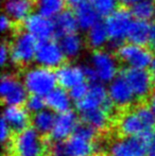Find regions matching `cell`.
I'll use <instances>...</instances> for the list:
<instances>
[{
    "label": "cell",
    "instance_id": "obj_2",
    "mask_svg": "<svg viewBox=\"0 0 155 156\" xmlns=\"http://www.w3.org/2000/svg\"><path fill=\"white\" fill-rule=\"evenodd\" d=\"M85 70L87 80L93 83H111L118 76V58L106 50H97L89 56Z\"/></svg>",
    "mask_w": 155,
    "mask_h": 156
},
{
    "label": "cell",
    "instance_id": "obj_30",
    "mask_svg": "<svg viewBox=\"0 0 155 156\" xmlns=\"http://www.w3.org/2000/svg\"><path fill=\"white\" fill-rule=\"evenodd\" d=\"M100 17H108L117 10L119 0H89Z\"/></svg>",
    "mask_w": 155,
    "mask_h": 156
},
{
    "label": "cell",
    "instance_id": "obj_32",
    "mask_svg": "<svg viewBox=\"0 0 155 156\" xmlns=\"http://www.w3.org/2000/svg\"><path fill=\"white\" fill-rule=\"evenodd\" d=\"M88 87H89V85H87L86 83H82V84L71 88L70 90H69V94H70L72 101H75V102L77 103L79 101L82 100L85 97V94H87V91H88Z\"/></svg>",
    "mask_w": 155,
    "mask_h": 156
},
{
    "label": "cell",
    "instance_id": "obj_27",
    "mask_svg": "<svg viewBox=\"0 0 155 156\" xmlns=\"http://www.w3.org/2000/svg\"><path fill=\"white\" fill-rule=\"evenodd\" d=\"M54 113L51 109H43L38 113L34 114L32 117V124L33 129L36 132H38L41 135H47L50 134L53 129L54 122H55Z\"/></svg>",
    "mask_w": 155,
    "mask_h": 156
},
{
    "label": "cell",
    "instance_id": "obj_20",
    "mask_svg": "<svg viewBox=\"0 0 155 156\" xmlns=\"http://www.w3.org/2000/svg\"><path fill=\"white\" fill-rule=\"evenodd\" d=\"M46 104L53 113L61 114L70 111L72 99L68 91L62 87H56L49 94L45 97Z\"/></svg>",
    "mask_w": 155,
    "mask_h": 156
},
{
    "label": "cell",
    "instance_id": "obj_17",
    "mask_svg": "<svg viewBox=\"0 0 155 156\" xmlns=\"http://www.w3.org/2000/svg\"><path fill=\"white\" fill-rule=\"evenodd\" d=\"M79 127L78 117L73 112L68 111L58 114L50 136L53 141H66Z\"/></svg>",
    "mask_w": 155,
    "mask_h": 156
},
{
    "label": "cell",
    "instance_id": "obj_36",
    "mask_svg": "<svg viewBox=\"0 0 155 156\" xmlns=\"http://www.w3.org/2000/svg\"><path fill=\"white\" fill-rule=\"evenodd\" d=\"M12 23H13V20L8 17L5 14H3L1 16V19H0V29L3 33L10 31L12 29Z\"/></svg>",
    "mask_w": 155,
    "mask_h": 156
},
{
    "label": "cell",
    "instance_id": "obj_21",
    "mask_svg": "<svg viewBox=\"0 0 155 156\" xmlns=\"http://www.w3.org/2000/svg\"><path fill=\"white\" fill-rule=\"evenodd\" d=\"M83 123L90 126L96 132L105 131L111 122V109L98 108L81 114Z\"/></svg>",
    "mask_w": 155,
    "mask_h": 156
},
{
    "label": "cell",
    "instance_id": "obj_33",
    "mask_svg": "<svg viewBox=\"0 0 155 156\" xmlns=\"http://www.w3.org/2000/svg\"><path fill=\"white\" fill-rule=\"evenodd\" d=\"M48 150H49V156H68L64 141H53Z\"/></svg>",
    "mask_w": 155,
    "mask_h": 156
},
{
    "label": "cell",
    "instance_id": "obj_31",
    "mask_svg": "<svg viewBox=\"0 0 155 156\" xmlns=\"http://www.w3.org/2000/svg\"><path fill=\"white\" fill-rule=\"evenodd\" d=\"M45 106H47L46 99L41 96H36V94H31L26 102V108L28 109L29 113H33V115L45 109Z\"/></svg>",
    "mask_w": 155,
    "mask_h": 156
},
{
    "label": "cell",
    "instance_id": "obj_9",
    "mask_svg": "<svg viewBox=\"0 0 155 156\" xmlns=\"http://www.w3.org/2000/svg\"><path fill=\"white\" fill-rule=\"evenodd\" d=\"M117 58L128 68L147 69L150 67L153 55L150 49L145 46L133 43H124L117 49Z\"/></svg>",
    "mask_w": 155,
    "mask_h": 156
},
{
    "label": "cell",
    "instance_id": "obj_6",
    "mask_svg": "<svg viewBox=\"0 0 155 156\" xmlns=\"http://www.w3.org/2000/svg\"><path fill=\"white\" fill-rule=\"evenodd\" d=\"M64 144L68 156H93L97 151L96 131L83 123Z\"/></svg>",
    "mask_w": 155,
    "mask_h": 156
},
{
    "label": "cell",
    "instance_id": "obj_38",
    "mask_svg": "<svg viewBox=\"0 0 155 156\" xmlns=\"http://www.w3.org/2000/svg\"><path fill=\"white\" fill-rule=\"evenodd\" d=\"M148 106L150 107V109L152 111V113L154 114L155 116V90H153V93L150 94L149 97V105Z\"/></svg>",
    "mask_w": 155,
    "mask_h": 156
},
{
    "label": "cell",
    "instance_id": "obj_15",
    "mask_svg": "<svg viewBox=\"0 0 155 156\" xmlns=\"http://www.w3.org/2000/svg\"><path fill=\"white\" fill-rule=\"evenodd\" d=\"M108 98L114 106L125 108L129 107L137 100L135 94H133L131 87L129 86L125 79L122 74L115 78L111 83H108L107 87Z\"/></svg>",
    "mask_w": 155,
    "mask_h": 156
},
{
    "label": "cell",
    "instance_id": "obj_28",
    "mask_svg": "<svg viewBox=\"0 0 155 156\" xmlns=\"http://www.w3.org/2000/svg\"><path fill=\"white\" fill-rule=\"evenodd\" d=\"M65 0H34V8L36 13L48 18H56L62 12H64Z\"/></svg>",
    "mask_w": 155,
    "mask_h": 156
},
{
    "label": "cell",
    "instance_id": "obj_16",
    "mask_svg": "<svg viewBox=\"0 0 155 156\" xmlns=\"http://www.w3.org/2000/svg\"><path fill=\"white\" fill-rule=\"evenodd\" d=\"M55 73L60 87L69 90L82 83H85L87 80L85 68L73 63L63 64L56 69Z\"/></svg>",
    "mask_w": 155,
    "mask_h": 156
},
{
    "label": "cell",
    "instance_id": "obj_26",
    "mask_svg": "<svg viewBox=\"0 0 155 156\" xmlns=\"http://www.w3.org/2000/svg\"><path fill=\"white\" fill-rule=\"evenodd\" d=\"M54 25H55L56 35L58 36L76 33L79 29L75 12H70V11H64L61 13L54 19Z\"/></svg>",
    "mask_w": 155,
    "mask_h": 156
},
{
    "label": "cell",
    "instance_id": "obj_10",
    "mask_svg": "<svg viewBox=\"0 0 155 156\" xmlns=\"http://www.w3.org/2000/svg\"><path fill=\"white\" fill-rule=\"evenodd\" d=\"M28 90L23 81L11 73L4 74L0 81V94L6 106H21L28 100Z\"/></svg>",
    "mask_w": 155,
    "mask_h": 156
},
{
    "label": "cell",
    "instance_id": "obj_8",
    "mask_svg": "<svg viewBox=\"0 0 155 156\" xmlns=\"http://www.w3.org/2000/svg\"><path fill=\"white\" fill-rule=\"evenodd\" d=\"M37 39L28 32H19L13 37L10 45L11 62L15 65H28L35 61Z\"/></svg>",
    "mask_w": 155,
    "mask_h": 156
},
{
    "label": "cell",
    "instance_id": "obj_18",
    "mask_svg": "<svg viewBox=\"0 0 155 156\" xmlns=\"http://www.w3.org/2000/svg\"><path fill=\"white\" fill-rule=\"evenodd\" d=\"M2 120L12 131L19 133L28 129L30 122L29 112L21 106H6L3 111Z\"/></svg>",
    "mask_w": 155,
    "mask_h": 156
},
{
    "label": "cell",
    "instance_id": "obj_37",
    "mask_svg": "<svg viewBox=\"0 0 155 156\" xmlns=\"http://www.w3.org/2000/svg\"><path fill=\"white\" fill-rule=\"evenodd\" d=\"M149 45L153 51H155V23L152 25L151 33H150V38H149Z\"/></svg>",
    "mask_w": 155,
    "mask_h": 156
},
{
    "label": "cell",
    "instance_id": "obj_42",
    "mask_svg": "<svg viewBox=\"0 0 155 156\" xmlns=\"http://www.w3.org/2000/svg\"><path fill=\"white\" fill-rule=\"evenodd\" d=\"M147 156H155V151H153V152H151V153H149Z\"/></svg>",
    "mask_w": 155,
    "mask_h": 156
},
{
    "label": "cell",
    "instance_id": "obj_29",
    "mask_svg": "<svg viewBox=\"0 0 155 156\" xmlns=\"http://www.w3.org/2000/svg\"><path fill=\"white\" fill-rule=\"evenodd\" d=\"M135 19L149 21L155 17V0H139L131 8Z\"/></svg>",
    "mask_w": 155,
    "mask_h": 156
},
{
    "label": "cell",
    "instance_id": "obj_19",
    "mask_svg": "<svg viewBox=\"0 0 155 156\" xmlns=\"http://www.w3.org/2000/svg\"><path fill=\"white\" fill-rule=\"evenodd\" d=\"M34 8V0H5L4 14L15 23H23Z\"/></svg>",
    "mask_w": 155,
    "mask_h": 156
},
{
    "label": "cell",
    "instance_id": "obj_3",
    "mask_svg": "<svg viewBox=\"0 0 155 156\" xmlns=\"http://www.w3.org/2000/svg\"><path fill=\"white\" fill-rule=\"evenodd\" d=\"M23 85L30 94L46 97L56 88L58 79L52 69L43 66H32L23 71L21 76Z\"/></svg>",
    "mask_w": 155,
    "mask_h": 156
},
{
    "label": "cell",
    "instance_id": "obj_11",
    "mask_svg": "<svg viewBox=\"0 0 155 156\" xmlns=\"http://www.w3.org/2000/svg\"><path fill=\"white\" fill-rule=\"evenodd\" d=\"M113 103L108 98L107 88L102 83L95 82L89 85L88 91L81 101L77 102V107L81 114L98 108H107L112 111Z\"/></svg>",
    "mask_w": 155,
    "mask_h": 156
},
{
    "label": "cell",
    "instance_id": "obj_23",
    "mask_svg": "<svg viewBox=\"0 0 155 156\" xmlns=\"http://www.w3.org/2000/svg\"><path fill=\"white\" fill-rule=\"evenodd\" d=\"M60 46L66 58H77L83 51L84 41L78 33H71L61 36Z\"/></svg>",
    "mask_w": 155,
    "mask_h": 156
},
{
    "label": "cell",
    "instance_id": "obj_7",
    "mask_svg": "<svg viewBox=\"0 0 155 156\" xmlns=\"http://www.w3.org/2000/svg\"><path fill=\"white\" fill-rule=\"evenodd\" d=\"M133 15L126 9H117L113 14L106 17L105 27L110 37V43L114 46H118L124 44V41L128 39L129 31L132 26Z\"/></svg>",
    "mask_w": 155,
    "mask_h": 156
},
{
    "label": "cell",
    "instance_id": "obj_41",
    "mask_svg": "<svg viewBox=\"0 0 155 156\" xmlns=\"http://www.w3.org/2000/svg\"><path fill=\"white\" fill-rule=\"evenodd\" d=\"M150 74H151L152 79H153L155 83V56H153V60H152L151 64H150Z\"/></svg>",
    "mask_w": 155,
    "mask_h": 156
},
{
    "label": "cell",
    "instance_id": "obj_22",
    "mask_svg": "<svg viewBox=\"0 0 155 156\" xmlns=\"http://www.w3.org/2000/svg\"><path fill=\"white\" fill-rule=\"evenodd\" d=\"M75 15L78 21L79 29L88 31L90 28L99 23V14L97 11L93 8L89 2H85L83 4L76 6Z\"/></svg>",
    "mask_w": 155,
    "mask_h": 156
},
{
    "label": "cell",
    "instance_id": "obj_34",
    "mask_svg": "<svg viewBox=\"0 0 155 156\" xmlns=\"http://www.w3.org/2000/svg\"><path fill=\"white\" fill-rule=\"evenodd\" d=\"M11 61V51L10 46L6 44H2L0 47V63L2 66H5Z\"/></svg>",
    "mask_w": 155,
    "mask_h": 156
},
{
    "label": "cell",
    "instance_id": "obj_12",
    "mask_svg": "<svg viewBox=\"0 0 155 156\" xmlns=\"http://www.w3.org/2000/svg\"><path fill=\"white\" fill-rule=\"evenodd\" d=\"M122 76L125 79L137 99L147 98L153 93L154 81L150 71H147V69L126 68L122 73Z\"/></svg>",
    "mask_w": 155,
    "mask_h": 156
},
{
    "label": "cell",
    "instance_id": "obj_25",
    "mask_svg": "<svg viewBox=\"0 0 155 156\" xmlns=\"http://www.w3.org/2000/svg\"><path fill=\"white\" fill-rule=\"evenodd\" d=\"M152 26L149 25L148 21L135 19L130 28L128 35V41L130 43L136 44V45L145 46L149 44L150 33H151Z\"/></svg>",
    "mask_w": 155,
    "mask_h": 156
},
{
    "label": "cell",
    "instance_id": "obj_5",
    "mask_svg": "<svg viewBox=\"0 0 155 156\" xmlns=\"http://www.w3.org/2000/svg\"><path fill=\"white\" fill-rule=\"evenodd\" d=\"M13 156H45L47 147L41 134L33 127H28L16 134L11 142Z\"/></svg>",
    "mask_w": 155,
    "mask_h": 156
},
{
    "label": "cell",
    "instance_id": "obj_4",
    "mask_svg": "<svg viewBox=\"0 0 155 156\" xmlns=\"http://www.w3.org/2000/svg\"><path fill=\"white\" fill-rule=\"evenodd\" d=\"M155 151V131L138 137H122L111 144L108 156H147Z\"/></svg>",
    "mask_w": 155,
    "mask_h": 156
},
{
    "label": "cell",
    "instance_id": "obj_24",
    "mask_svg": "<svg viewBox=\"0 0 155 156\" xmlns=\"http://www.w3.org/2000/svg\"><path fill=\"white\" fill-rule=\"evenodd\" d=\"M108 41H110V37L104 23H98L87 31L86 43L95 51L102 50Z\"/></svg>",
    "mask_w": 155,
    "mask_h": 156
},
{
    "label": "cell",
    "instance_id": "obj_35",
    "mask_svg": "<svg viewBox=\"0 0 155 156\" xmlns=\"http://www.w3.org/2000/svg\"><path fill=\"white\" fill-rule=\"evenodd\" d=\"M11 131L12 129L5 123V121L1 120V124H0V140L2 141V144H5L6 141H9L11 136Z\"/></svg>",
    "mask_w": 155,
    "mask_h": 156
},
{
    "label": "cell",
    "instance_id": "obj_13",
    "mask_svg": "<svg viewBox=\"0 0 155 156\" xmlns=\"http://www.w3.org/2000/svg\"><path fill=\"white\" fill-rule=\"evenodd\" d=\"M65 54L63 52L60 43L53 41L52 39L45 41H39L35 54V62L37 65L49 69H58L63 65L65 60Z\"/></svg>",
    "mask_w": 155,
    "mask_h": 156
},
{
    "label": "cell",
    "instance_id": "obj_40",
    "mask_svg": "<svg viewBox=\"0 0 155 156\" xmlns=\"http://www.w3.org/2000/svg\"><path fill=\"white\" fill-rule=\"evenodd\" d=\"M139 0H119V3H121L124 6H131L132 8L136 2H138Z\"/></svg>",
    "mask_w": 155,
    "mask_h": 156
},
{
    "label": "cell",
    "instance_id": "obj_39",
    "mask_svg": "<svg viewBox=\"0 0 155 156\" xmlns=\"http://www.w3.org/2000/svg\"><path fill=\"white\" fill-rule=\"evenodd\" d=\"M66 1V3H68L69 5L71 6H78L80 5V4H83L85 3V2H87V0H65Z\"/></svg>",
    "mask_w": 155,
    "mask_h": 156
},
{
    "label": "cell",
    "instance_id": "obj_14",
    "mask_svg": "<svg viewBox=\"0 0 155 156\" xmlns=\"http://www.w3.org/2000/svg\"><path fill=\"white\" fill-rule=\"evenodd\" d=\"M23 28L26 32L39 41H50L54 35H56L54 21L38 13H32L23 21Z\"/></svg>",
    "mask_w": 155,
    "mask_h": 156
},
{
    "label": "cell",
    "instance_id": "obj_1",
    "mask_svg": "<svg viewBox=\"0 0 155 156\" xmlns=\"http://www.w3.org/2000/svg\"><path fill=\"white\" fill-rule=\"evenodd\" d=\"M117 129L123 137L133 138L155 131V116L149 106L139 105L119 117Z\"/></svg>",
    "mask_w": 155,
    "mask_h": 156
}]
</instances>
